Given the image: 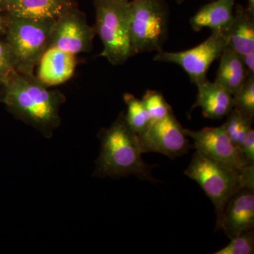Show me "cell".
<instances>
[{
  "instance_id": "obj_20",
  "label": "cell",
  "mask_w": 254,
  "mask_h": 254,
  "mask_svg": "<svg viewBox=\"0 0 254 254\" xmlns=\"http://www.w3.org/2000/svg\"><path fill=\"white\" fill-rule=\"evenodd\" d=\"M141 100L149 115L151 124L163 120L173 113V108L160 92L148 90Z\"/></svg>"
},
{
  "instance_id": "obj_2",
  "label": "cell",
  "mask_w": 254,
  "mask_h": 254,
  "mask_svg": "<svg viewBox=\"0 0 254 254\" xmlns=\"http://www.w3.org/2000/svg\"><path fill=\"white\" fill-rule=\"evenodd\" d=\"M101 141L99 158L94 176L120 178L133 175L143 180L156 183L152 175L155 165H148L142 158L138 136L127 123L122 113L113 125L100 132Z\"/></svg>"
},
{
  "instance_id": "obj_5",
  "label": "cell",
  "mask_w": 254,
  "mask_h": 254,
  "mask_svg": "<svg viewBox=\"0 0 254 254\" xmlns=\"http://www.w3.org/2000/svg\"><path fill=\"white\" fill-rule=\"evenodd\" d=\"M185 175L194 180L215 205L216 225L227 202L244 187L242 170L205 156L195 151Z\"/></svg>"
},
{
  "instance_id": "obj_13",
  "label": "cell",
  "mask_w": 254,
  "mask_h": 254,
  "mask_svg": "<svg viewBox=\"0 0 254 254\" xmlns=\"http://www.w3.org/2000/svg\"><path fill=\"white\" fill-rule=\"evenodd\" d=\"M4 6L10 16L41 21H56L74 8L68 0H8Z\"/></svg>"
},
{
  "instance_id": "obj_24",
  "label": "cell",
  "mask_w": 254,
  "mask_h": 254,
  "mask_svg": "<svg viewBox=\"0 0 254 254\" xmlns=\"http://www.w3.org/2000/svg\"><path fill=\"white\" fill-rule=\"evenodd\" d=\"M241 151L248 165H254V131L251 128L241 146Z\"/></svg>"
},
{
  "instance_id": "obj_1",
  "label": "cell",
  "mask_w": 254,
  "mask_h": 254,
  "mask_svg": "<svg viewBox=\"0 0 254 254\" xmlns=\"http://www.w3.org/2000/svg\"><path fill=\"white\" fill-rule=\"evenodd\" d=\"M3 86V102L7 109L46 137L51 136L59 127L60 107L64 96L48 89L34 75L15 73Z\"/></svg>"
},
{
  "instance_id": "obj_25",
  "label": "cell",
  "mask_w": 254,
  "mask_h": 254,
  "mask_svg": "<svg viewBox=\"0 0 254 254\" xmlns=\"http://www.w3.org/2000/svg\"><path fill=\"white\" fill-rule=\"evenodd\" d=\"M250 74H254V52L241 57Z\"/></svg>"
},
{
  "instance_id": "obj_26",
  "label": "cell",
  "mask_w": 254,
  "mask_h": 254,
  "mask_svg": "<svg viewBox=\"0 0 254 254\" xmlns=\"http://www.w3.org/2000/svg\"><path fill=\"white\" fill-rule=\"evenodd\" d=\"M5 31H6V22H5L4 20L2 19V18L0 16V36L4 34Z\"/></svg>"
},
{
  "instance_id": "obj_11",
  "label": "cell",
  "mask_w": 254,
  "mask_h": 254,
  "mask_svg": "<svg viewBox=\"0 0 254 254\" xmlns=\"http://www.w3.org/2000/svg\"><path fill=\"white\" fill-rule=\"evenodd\" d=\"M254 228V190L242 188L227 202L215 229L231 240Z\"/></svg>"
},
{
  "instance_id": "obj_16",
  "label": "cell",
  "mask_w": 254,
  "mask_h": 254,
  "mask_svg": "<svg viewBox=\"0 0 254 254\" xmlns=\"http://www.w3.org/2000/svg\"><path fill=\"white\" fill-rule=\"evenodd\" d=\"M227 46L240 57L254 52V12L237 5L233 21L226 32Z\"/></svg>"
},
{
  "instance_id": "obj_28",
  "label": "cell",
  "mask_w": 254,
  "mask_h": 254,
  "mask_svg": "<svg viewBox=\"0 0 254 254\" xmlns=\"http://www.w3.org/2000/svg\"><path fill=\"white\" fill-rule=\"evenodd\" d=\"M7 1L8 0H0V6H1V5H3V6H4Z\"/></svg>"
},
{
  "instance_id": "obj_23",
  "label": "cell",
  "mask_w": 254,
  "mask_h": 254,
  "mask_svg": "<svg viewBox=\"0 0 254 254\" xmlns=\"http://www.w3.org/2000/svg\"><path fill=\"white\" fill-rule=\"evenodd\" d=\"M18 72L12 51L6 41H0V83H4Z\"/></svg>"
},
{
  "instance_id": "obj_29",
  "label": "cell",
  "mask_w": 254,
  "mask_h": 254,
  "mask_svg": "<svg viewBox=\"0 0 254 254\" xmlns=\"http://www.w3.org/2000/svg\"><path fill=\"white\" fill-rule=\"evenodd\" d=\"M118 1H131V0H118Z\"/></svg>"
},
{
  "instance_id": "obj_14",
  "label": "cell",
  "mask_w": 254,
  "mask_h": 254,
  "mask_svg": "<svg viewBox=\"0 0 254 254\" xmlns=\"http://www.w3.org/2000/svg\"><path fill=\"white\" fill-rule=\"evenodd\" d=\"M197 87L198 95L192 109L201 108L205 118L220 120L235 108L234 95L216 82L206 80Z\"/></svg>"
},
{
  "instance_id": "obj_22",
  "label": "cell",
  "mask_w": 254,
  "mask_h": 254,
  "mask_svg": "<svg viewBox=\"0 0 254 254\" xmlns=\"http://www.w3.org/2000/svg\"><path fill=\"white\" fill-rule=\"evenodd\" d=\"M254 253V230L243 232L231 239V242L214 254H253Z\"/></svg>"
},
{
  "instance_id": "obj_15",
  "label": "cell",
  "mask_w": 254,
  "mask_h": 254,
  "mask_svg": "<svg viewBox=\"0 0 254 254\" xmlns=\"http://www.w3.org/2000/svg\"><path fill=\"white\" fill-rule=\"evenodd\" d=\"M236 0H215L204 5L191 18L194 31L209 28L212 31L227 32L233 21Z\"/></svg>"
},
{
  "instance_id": "obj_6",
  "label": "cell",
  "mask_w": 254,
  "mask_h": 254,
  "mask_svg": "<svg viewBox=\"0 0 254 254\" xmlns=\"http://www.w3.org/2000/svg\"><path fill=\"white\" fill-rule=\"evenodd\" d=\"M130 6L132 57L163 50L169 22L165 0H131Z\"/></svg>"
},
{
  "instance_id": "obj_17",
  "label": "cell",
  "mask_w": 254,
  "mask_h": 254,
  "mask_svg": "<svg viewBox=\"0 0 254 254\" xmlns=\"http://www.w3.org/2000/svg\"><path fill=\"white\" fill-rule=\"evenodd\" d=\"M220 58V66L215 81L235 95L250 73L242 58L230 47H226Z\"/></svg>"
},
{
  "instance_id": "obj_7",
  "label": "cell",
  "mask_w": 254,
  "mask_h": 254,
  "mask_svg": "<svg viewBox=\"0 0 254 254\" xmlns=\"http://www.w3.org/2000/svg\"><path fill=\"white\" fill-rule=\"evenodd\" d=\"M227 46L226 32L212 31L205 41L191 49L181 52L162 50L154 57L155 61L176 64L181 66L195 85L206 81L210 66L219 59Z\"/></svg>"
},
{
  "instance_id": "obj_18",
  "label": "cell",
  "mask_w": 254,
  "mask_h": 254,
  "mask_svg": "<svg viewBox=\"0 0 254 254\" xmlns=\"http://www.w3.org/2000/svg\"><path fill=\"white\" fill-rule=\"evenodd\" d=\"M124 100L127 106V114L125 115L127 123L132 131L139 136L146 131L151 125L149 115L142 100L134 95L125 93Z\"/></svg>"
},
{
  "instance_id": "obj_12",
  "label": "cell",
  "mask_w": 254,
  "mask_h": 254,
  "mask_svg": "<svg viewBox=\"0 0 254 254\" xmlns=\"http://www.w3.org/2000/svg\"><path fill=\"white\" fill-rule=\"evenodd\" d=\"M76 64V55L48 48L38 63L36 77L48 87L63 84L72 77Z\"/></svg>"
},
{
  "instance_id": "obj_10",
  "label": "cell",
  "mask_w": 254,
  "mask_h": 254,
  "mask_svg": "<svg viewBox=\"0 0 254 254\" xmlns=\"http://www.w3.org/2000/svg\"><path fill=\"white\" fill-rule=\"evenodd\" d=\"M185 132L194 141L196 151L205 156L239 170L250 165L247 163L242 151L234 144L222 126L205 127L200 131L185 128Z\"/></svg>"
},
{
  "instance_id": "obj_3",
  "label": "cell",
  "mask_w": 254,
  "mask_h": 254,
  "mask_svg": "<svg viewBox=\"0 0 254 254\" xmlns=\"http://www.w3.org/2000/svg\"><path fill=\"white\" fill-rule=\"evenodd\" d=\"M95 33L103 44L102 57L121 65L131 58L130 1L94 0Z\"/></svg>"
},
{
  "instance_id": "obj_8",
  "label": "cell",
  "mask_w": 254,
  "mask_h": 254,
  "mask_svg": "<svg viewBox=\"0 0 254 254\" xmlns=\"http://www.w3.org/2000/svg\"><path fill=\"white\" fill-rule=\"evenodd\" d=\"M95 35L94 26H90L86 16L74 7L55 21L48 48L74 55L87 53L91 50Z\"/></svg>"
},
{
  "instance_id": "obj_21",
  "label": "cell",
  "mask_w": 254,
  "mask_h": 254,
  "mask_svg": "<svg viewBox=\"0 0 254 254\" xmlns=\"http://www.w3.org/2000/svg\"><path fill=\"white\" fill-rule=\"evenodd\" d=\"M234 98L236 109L250 118H254V74L249 75Z\"/></svg>"
},
{
  "instance_id": "obj_27",
  "label": "cell",
  "mask_w": 254,
  "mask_h": 254,
  "mask_svg": "<svg viewBox=\"0 0 254 254\" xmlns=\"http://www.w3.org/2000/svg\"><path fill=\"white\" fill-rule=\"evenodd\" d=\"M247 1H248L247 8L252 12H254V0H247Z\"/></svg>"
},
{
  "instance_id": "obj_19",
  "label": "cell",
  "mask_w": 254,
  "mask_h": 254,
  "mask_svg": "<svg viewBox=\"0 0 254 254\" xmlns=\"http://www.w3.org/2000/svg\"><path fill=\"white\" fill-rule=\"evenodd\" d=\"M227 117L226 121L222 126L234 144L241 150L242 143L252 128L254 118L244 115L235 108Z\"/></svg>"
},
{
  "instance_id": "obj_9",
  "label": "cell",
  "mask_w": 254,
  "mask_h": 254,
  "mask_svg": "<svg viewBox=\"0 0 254 254\" xmlns=\"http://www.w3.org/2000/svg\"><path fill=\"white\" fill-rule=\"evenodd\" d=\"M185 128L173 113L163 120L152 123L144 133L138 136L142 153H161L170 159L186 154L190 148Z\"/></svg>"
},
{
  "instance_id": "obj_4",
  "label": "cell",
  "mask_w": 254,
  "mask_h": 254,
  "mask_svg": "<svg viewBox=\"0 0 254 254\" xmlns=\"http://www.w3.org/2000/svg\"><path fill=\"white\" fill-rule=\"evenodd\" d=\"M55 22L9 15L5 31L6 41L14 55L18 72L34 75L35 67L49 46Z\"/></svg>"
},
{
  "instance_id": "obj_30",
  "label": "cell",
  "mask_w": 254,
  "mask_h": 254,
  "mask_svg": "<svg viewBox=\"0 0 254 254\" xmlns=\"http://www.w3.org/2000/svg\"><path fill=\"white\" fill-rule=\"evenodd\" d=\"M177 3H180L182 2L183 0H176Z\"/></svg>"
}]
</instances>
